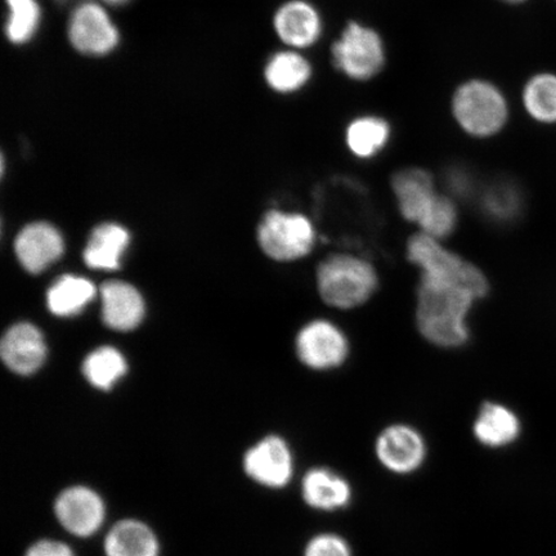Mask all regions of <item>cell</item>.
<instances>
[{
    "instance_id": "17",
    "label": "cell",
    "mask_w": 556,
    "mask_h": 556,
    "mask_svg": "<svg viewBox=\"0 0 556 556\" xmlns=\"http://www.w3.org/2000/svg\"><path fill=\"white\" fill-rule=\"evenodd\" d=\"M520 421L516 413L495 402H484L479 409L472 433L484 447L503 448L520 435Z\"/></svg>"
},
{
    "instance_id": "5",
    "label": "cell",
    "mask_w": 556,
    "mask_h": 556,
    "mask_svg": "<svg viewBox=\"0 0 556 556\" xmlns=\"http://www.w3.org/2000/svg\"><path fill=\"white\" fill-rule=\"evenodd\" d=\"M317 232L311 219L301 213L270 211L258 228L260 245L269 258L294 262L312 253Z\"/></svg>"
},
{
    "instance_id": "18",
    "label": "cell",
    "mask_w": 556,
    "mask_h": 556,
    "mask_svg": "<svg viewBox=\"0 0 556 556\" xmlns=\"http://www.w3.org/2000/svg\"><path fill=\"white\" fill-rule=\"evenodd\" d=\"M103 551L106 556H159L160 544L143 521L123 519L110 528Z\"/></svg>"
},
{
    "instance_id": "2",
    "label": "cell",
    "mask_w": 556,
    "mask_h": 556,
    "mask_svg": "<svg viewBox=\"0 0 556 556\" xmlns=\"http://www.w3.org/2000/svg\"><path fill=\"white\" fill-rule=\"evenodd\" d=\"M392 189L402 217L421 228V233L442 241L457 227V208L447 197L435 190L433 177L412 168L394 174Z\"/></svg>"
},
{
    "instance_id": "15",
    "label": "cell",
    "mask_w": 556,
    "mask_h": 556,
    "mask_svg": "<svg viewBox=\"0 0 556 556\" xmlns=\"http://www.w3.org/2000/svg\"><path fill=\"white\" fill-rule=\"evenodd\" d=\"M0 352L4 364L20 375L39 370L47 357L45 338L30 324H18L7 331Z\"/></svg>"
},
{
    "instance_id": "14",
    "label": "cell",
    "mask_w": 556,
    "mask_h": 556,
    "mask_svg": "<svg viewBox=\"0 0 556 556\" xmlns=\"http://www.w3.org/2000/svg\"><path fill=\"white\" fill-rule=\"evenodd\" d=\"M302 497L311 509L333 513L352 503V485L338 472L328 468H313L302 481Z\"/></svg>"
},
{
    "instance_id": "16",
    "label": "cell",
    "mask_w": 556,
    "mask_h": 556,
    "mask_svg": "<svg viewBox=\"0 0 556 556\" xmlns=\"http://www.w3.org/2000/svg\"><path fill=\"white\" fill-rule=\"evenodd\" d=\"M101 294L102 317L110 329L129 331L142 323L143 299L131 285L110 281L103 285Z\"/></svg>"
},
{
    "instance_id": "4",
    "label": "cell",
    "mask_w": 556,
    "mask_h": 556,
    "mask_svg": "<svg viewBox=\"0 0 556 556\" xmlns=\"http://www.w3.org/2000/svg\"><path fill=\"white\" fill-rule=\"evenodd\" d=\"M452 113L465 134L486 138L503 130L509 108L496 86L490 81L470 80L457 88L452 100Z\"/></svg>"
},
{
    "instance_id": "6",
    "label": "cell",
    "mask_w": 556,
    "mask_h": 556,
    "mask_svg": "<svg viewBox=\"0 0 556 556\" xmlns=\"http://www.w3.org/2000/svg\"><path fill=\"white\" fill-rule=\"evenodd\" d=\"M332 62L348 78L370 80L384 65V46L370 27L351 23L332 46Z\"/></svg>"
},
{
    "instance_id": "22",
    "label": "cell",
    "mask_w": 556,
    "mask_h": 556,
    "mask_svg": "<svg viewBox=\"0 0 556 556\" xmlns=\"http://www.w3.org/2000/svg\"><path fill=\"white\" fill-rule=\"evenodd\" d=\"M391 127L378 116H363L348 125L345 142L354 156L371 159L386 148Z\"/></svg>"
},
{
    "instance_id": "19",
    "label": "cell",
    "mask_w": 556,
    "mask_h": 556,
    "mask_svg": "<svg viewBox=\"0 0 556 556\" xmlns=\"http://www.w3.org/2000/svg\"><path fill=\"white\" fill-rule=\"evenodd\" d=\"M130 236L124 227L104 224L94 229L85 250L87 266L94 269H116L129 245Z\"/></svg>"
},
{
    "instance_id": "1",
    "label": "cell",
    "mask_w": 556,
    "mask_h": 556,
    "mask_svg": "<svg viewBox=\"0 0 556 556\" xmlns=\"http://www.w3.org/2000/svg\"><path fill=\"white\" fill-rule=\"evenodd\" d=\"M406 250L407 260L420 269L416 289L417 330L427 342L444 350L464 346L470 339L469 313L489 295V278L430 236H412Z\"/></svg>"
},
{
    "instance_id": "11",
    "label": "cell",
    "mask_w": 556,
    "mask_h": 556,
    "mask_svg": "<svg viewBox=\"0 0 556 556\" xmlns=\"http://www.w3.org/2000/svg\"><path fill=\"white\" fill-rule=\"evenodd\" d=\"M243 469L255 483L281 490L294 476L293 452L281 437H266L247 452Z\"/></svg>"
},
{
    "instance_id": "25",
    "label": "cell",
    "mask_w": 556,
    "mask_h": 556,
    "mask_svg": "<svg viewBox=\"0 0 556 556\" xmlns=\"http://www.w3.org/2000/svg\"><path fill=\"white\" fill-rule=\"evenodd\" d=\"M5 2L10 10V17L5 25L7 38L13 45H25L38 31L40 7L37 0H5Z\"/></svg>"
},
{
    "instance_id": "32",
    "label": "cell",
    "mask_w": 556,
    "mask_h": 556,
    "mask_svg": "<svg viewBox=\"0 0 556 556\" xmlns=\"http://www.w3.org/2000/svg\"><path fill=\"white\" fill-rule=\"evenodd\" d=\"M55 2H59L61 4H65V3L70 2V0H55Z\"/></svg>"
},
{
    "instance_id": "30",
    "label": "cell",
    "mask_w": 556,
    "mask_h": 556,
    "mask_svg": "<svg viewBox=\"0 0 556 556\" xmlns=\"http://www.w3.org/2000/svg\"><path fill=\"white\" fill-rule=\"evenodd\" d=\"M103 2L110 4H124L125 2H128V0H103Z\"/></svg>"
},
{
    "instance_id": "23",
    "label": "cell",
    "mask_w": 556,
    "mask_h": 556,
    "mask_svg": "<svg viewBox=\"0 0 556 556\" xmlns=\"http://www.w3.org/2000/svg\"><path fill=\"white\" fill-rule=\"evenodd\" d=\"M525 109L542 124L556 123V75L542 73L527 81L523 90Z\"/></svg>"
},
{
    "instance_id": "26",
    "label": "cell",
    "mask_w": 556,
    "mask_h": 556,
    "mask_svg": "<svg viewBox=\"0 0 556 556\" xmlns=\"http://www.w3.org/2000/svg\"><path fill=\"white\" fill-rule=\"evenodd\" d=\"M482 201L484 212L496 220L513 219L520 208V194L516 186L506 182L491 186Z\"/></svg>"
},
{
    "instance_id": "13",
    "label": "cell",
    "mask_w": 556,
    "mask_h": 556,
    "mask_svg": "<svg viewBox=\"0 0 556 556\" xmlns=\"http://www.w3.org/2000/svg\"><path fill=\"white\" fill-rule=\"evenodd\" d=\"M274 25L278 38L298 50L315 45L323 33L319 13L304 0H291L281 5L276 12Z\"/></svg>"
},
{
    "instance_id": "12",
    "label": "cell",
    "mask_w": 556,
    "mask_h": 556,
    "mask_svg": "<svg viewBox=\"0 0 556 556\" xmlns=\"http://www.w3.org/2000/svg\"><path fill=\"white\" fill-rule=\"evenodd\" d=\"M64 239L59 229L45 222L26 226L15 242L16 255L24 268L40 274L64 253Z\"/></svg>"
},
{
    "instance_id": "28",
    "label": "cell",
    "mask_w": 556,
    "mask_h": 556,
    "mask_svg": "<svg viewBox=\"0 0 556 556\" xmlns=\"http://www.w3.org/2000/svg\"><path fill=\"white\" fill-rule=\"evenodd\" d=\"M25 556H75L72 547L65 542L39 540L27 548Z\"/></svg>"
},
{
    "instance_id": "9",
    "label": "cell",
    "mask_w": 556,
    "mask_h": 556,
    "mask_svg": "<svg viewBox=\"0 0 556 556\" xmlns=\"http://www.w3.org/2000/svg\"><path fill=\"white\" fill-rule=\"evenodd\" d=\"M375 455L388 471L408 476L426 463L427 442L415 428L406 424H393L379 434L375 442Z\"/></svg>"
},
{
    "instance_id": "27",
    "label": "cell",
    "mask_w": 556,
    "mask_h": 556,
    "mask_svg": "<svg viewBox=\"0 0 556 556\" xmlns=\"http://www.w3.org/2000/svg\"><path fill=\"white\" fill-rule=\"evenodd\" d=\"M303 556H353L348 541L337 533H318L304 547Z\"/></svg>"
},
{
    "instance_id": "7",
    "label": "cell",
    "mask_w": 556,
    "mask_h": 556,
    "mask_svg": "<svg viewBox=\"0 0 556 556\" xmlns=\"http://www.w3.org/2000/svg\"><path fill=\"white\" fill-rule=\"evenodd\" d=\"M295 350L299 361L311 370L330 371L346 363L351 345L339 326L328 319L318 318L303 326L298 332Z\"/></svg>"
},
{
    "instance_id": "8",
    "label": "cell",
    "mask_w": 556,
    "mask_h": 556,
    "mask_svg": "<svg viewBox=\"0 0 556 556\" xmlns=\"http://www.w3.org/2000/svg\"><path fill=\"white\" fill-rule=\"evenodd\" d=\"M55 519L66 532L76 538H90L101 530L106 517L103 500L86 485H74L54 500Z\"/></svg>"
},
{
    "instance_id": "10",
    "label": "cell",
    "mask_w": 556,
    "mask_h": 556,
    "mask_svg": "<svg viewBox=\"0 0 556 556\" xmlns=\"http://www.w3.org/2000/svg\"><path fill=\"white\" fill-rule=\"evenodd\" d=\"M70 43L87 55H104L119 45V31L100 4L86 2L76 7L68 21Z\"/></svg>"
},
{
    "instance_id": "29",
    "label": "cell",
    "mask_w": 556,
    "mask_h": 556,
    "mask_svg": "<svg viewBox=\"0 0 556 556\" xmlns=\"http://www.w3.org/2000/svg\"><path fill=\"white\" fill-rule=\"evenodd\" d=\"M448 184L452 191L457 193H468L471 189L469 174L464 170L452 169L448 174Z\"/></svg>"
},
{
    "instance_id": "24",
    "label": "cell",
    "mask_w": 556,
    "mask_h": 556,
    "mask_svg": "<svg viewBox=\"0 0 556 556\" xmlns=\"http://www.w3.org/2000/svg\"><path fill=\"white\" fill-rule=\"evenodd\" d=\"M127 372V363L115 348L102 346L90 353L83 365V374L96 388L108 391Z\"/></svg>"
},
{
    "instance_id": "3",
    "label": "cell",
    "mask_w": 556,
    "mask_h": 556,
    "mask_svg": "<svg viewBox=\"0 0 556 556\" xmlns=\"http://www.w3.org/2000/svg\"><path fill=\"white\" fill-rule=\"evenodd\" d=\"M316 281L319 296L337 309L364 305L379 289V275L370 261L353 254H332L318 264Z\"/></svg>"
},
{
    "instance_id": "21",
    "label": "cell",
    "mask_w": 556,
    "mask_h": 556,
    "mask_svg": "<svg viewBox=\"0 0 556 556\" xmlns=\"http://www.w3.org/2000/svg\"><path fill=\"white\" fill-rule=\"evenodd\" d=\"M96 296V288L87 278L64 276L48 290L47 304L53 315L72 317L78 315Z\"/></svg>"
},
{
    "instance_id": "20",
    "label": "cell",
    "mask_w": 556,
    "mask_h": 556,
    "mask_svg": "<svg viewBox=\"0 0 556 556\" xmlns=\"http://www.w3.org/2000/svg\"><path fill=\"white\" fill-rule=\"evenodd\" d=\"M267 85L277 93H294L311 79L312 67L301 53L295 51L278 52L264 70Z\"/></svg>"
},
{
    "instance_id": "31",
    "label": "cell",
    "mask_w": 556,
    "mask_h": 556,
    "mask_svg": "<svg viewBox=\"0 0 556 556\" xmlns=\"http://www.w3.org/2000/svg\"><path fill=\"white\" fill-rule=\"evenodd\" d=\"M503 2L516 4V3L525 2V0H503Z\"/></svg>"
}]
</instances>
